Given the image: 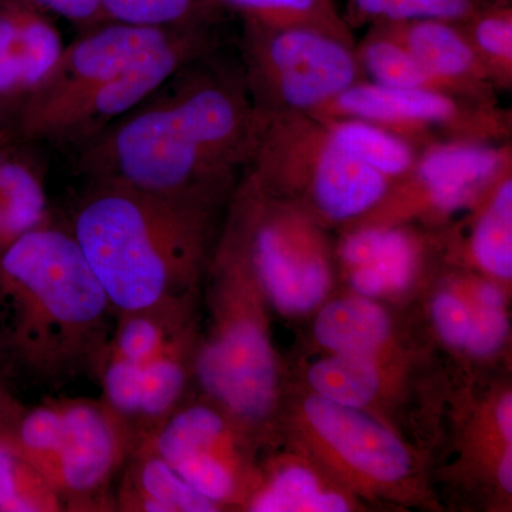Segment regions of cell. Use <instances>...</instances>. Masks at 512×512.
<instances>
[{"instance_id":"cell-1","label":"cell","mask_w":512,"mask_h":512,"mask_svg":"<svg viewBox=\"0 0 512 512\" xmlns=\"http://www.w3.org/2000/svg\"><path fill=\"white\" fill-rule=\"evenodd\" d=\"M188 72L89 141L82 164L92 181L231 197L254 154L261 113L244 77L208 67Z\"/></svg>"},{"instance_id":"cell-2","label":"cell","mask_w":512,"mask_h":512,"mask_svg":"<svg viewBox=\"0 0 512 512\" xmlns=\"http://www.w3.org/2000/svg\"><path fill=\"white\" fill-rule=\"evenodd\" d=\"M228 201L92 181L67 227L116 316L195 306Z\"/></svg>"},{"instance_id":"cell-3","label":"cell","mask_w":512,"mask_h":512,"mask_svg":"<svg viewBox=\"0 0 512 512\" xmlns=\"http://www.w3.org/2000/svg\"><path fill=\"white\" fill-rule=\"evenodd\" d=\"M116 318L67 225L50 221L0 256V349L25 375L59 387L96 377Z\"/></svg>"},{"instance_id":"cell-4","label":"cell","mask_w":512,"mask_h":512,"mask_svg":"<svg viewBox=\"0 0 512 512\" xmlns=\"http://www.w3.org/2000/svg\"><path fill=\"white\" fill-rule=\"evenodd\" d=\"M207 275L211 326L198 338L194 382L254 441L274 416L279 397L265 298L244 255L221 232Z\"/></svg>"},{"instance_id":"cell-5","label":"cell","mask_w":512,"mask_h":512,"mask_svg":"<svg viewBox=\"0 0 512 512\" xmlns=\"http://www.w3.org/2000/svg\"><path fill=\"white\" fill-rule=\"evenodd\" d=\"M0 436L42 473L63 512L116 511L114 483L136 433L101 397L43 400Z\"/></svg>"},{"instance_id":"cell-6","label":"cell","mask_w":512,"mask_h":512,"mask_svg":"<svg viewBox=\"0 0 512 512\" xmlns=\"http://www.w3.org/2000/svg\"><path fill=\"white\" fill-rule=\"evenodd\" d=\"M261 113L247 167L265 190L312 215L323 227L356 224L386 197L392 181L360 163L311 114Z\"/></svg>"},{"instance_id":"cell-7","label":"cell","mask_w":512,"mask_h":512,"mask_svg":"<svg viewBox=\"0 0 512 512\" xmlns=\"http://www.w3.org/2000/svg\"><path fill=\"white\" fill-rule=\"evenodd\" d=\"M221 232L251 269L266 301L284 315H305L328 296L333 251L325 227L244 171Z\"/></svg>"},{"instance_id":"cell-8","label":"cell","mask_w":512,"mask_h":512,"mask_svg":"<svg viewBox=\"0 0 512 512\" xmlns=\"http://www.w3.org/2000/svg\"><path fill=\"white\" fill-rule=\"evenodd\" d=\"M245 86L262 113L313 114L362 82L352 36L251 23L242 46Z\"/></svg>"},{"instance_id":"cell-9","label":"cell","mask_w":512,"mask_h":512,"mask_svg":"<svg viewBox=\"0 0 512 512\" xmlns=\"http://www.w3.org/2000/svg\"><path fill=\"white\" fill-rule=\"evenodd\" d=\"M352 117L379 124L417 147L439 141H510L511 111L427 89H396L362 80L311 114Z\"/></svg>"},{"instance_id":"cell-10","label":"cell","mask_w":512,"mask_h":512,"mask_svg":"<svg viewBox=\"0 0 512 512\" xmlns=\"http://www.w3.org/2000/svg\"><path fill=\"white\" fill-rule=\"evenodd\" d=\"M141 437L221 510L231 505L245 507L259 483L249 458L252 440L202 394L198 399L187 397L163 423Z\"/></svg>"},{"instance_id":"cell-11","label":"cell","mask_w":512,"mask_h":512,"mask_svg":"<svg viewBox=\"0 0 512 512\" xmlns=\"http://www.w3.org/2000/svg\"><path fill=\"white\" fill-rule=\"evenodd\" d=\"M512 168V141H439L421 148L419 157L384 200L355 225H400L412 218L444 220L470 211Z\"/></svg>"},{"instance_id":"cell-12","label":"cell","mask_w":512,"mask_h":512,"mask_svg":"<svg viewBox=\"0 0 512 512\" xmlns=\"http://www.w3.org/2000/svg\"><path fill=\"white\" fill-rule=\"evenodd\" d=\"M171 36L174 35L161 28L123 23L101 29L63 49L45 80L26 96L20 113V133L28 140H45L47 131L64 111Z\"/></svg>"},{"instance_id":"cell-13","label":"cell","mask_w":512,"mask_h":512,"mask_svg":"<svg viewBox=\"0 0 512 512\" xmlns=\"http://www.w3.org/2000/svg\"><path fill=\"white\" fill-rule=\"evenodd\" d=\"M210 49L200 37L171 36L64 111L47 131L45 140H92L119 117L156 94L188 64L201 60Z\"/></svg>"},{"instance_id":"cell-14","label":"cell","mask_w":512,"mask_h":512,"mask_svg":"<svg viewBox=\"0 0 512 512\" xmlns=\"http://www.w3.org/2000/svg\"><path fill=\"white\" fill-rule=\"evenodd\" d=\"M315 436L357 474L377 484L402 483L413 473V458L402 440L362 409L313 394L303 403Z\"/></svg>"},{"instance_id":"cell-15","label":"cell","mask_w":512,"mask_h":512,"mask_svg":"<svg viewBox=\"0 0 512 512\" xmlns=\"http://www.w3.org/2000/svg\"><path fill=\"white\" fill-rule=\"evenodd\" d=\"M376 26L399 40L447 93L481 103H498L497 87L460 23L417 19Z\"/></svg>"},{"instance_id":"cell-16","label":"cell","mask_w":512,"mask_h":512,"mask_svg":"<svg viewBox=\"0 0 512 512\" xmlns=\"http://www.w3.org/2000/svg\"><path fill=\"white\" fill-rule=\"evenodd\" d=\"M423 241L400 225H355L342 238L336 258L348 275L350 288L366 298L393 295L412 284Z\"/></svg>"},{"instance_id":"cell-17","label":"cell","mask_w":512,"mask_h":512,"mask_svg":"<svg viewBox=\"0 0 512 512\" xmlns=\"http://www.w3.org/2000/svg\"><path fill=\"white\" fill-rule=\"evenodd\" d=\"M116 511L215 512L221 508L194 490L174 470L146 437L134 443L119 480Z\"/></svg>"},{"instance_id":"cell-18","label":"cell","mask_w":512,"mask_h":512,"mask_svg":"<svg viewBox=\"0 0 512 512\" xmlns=\"http://www.w3.org/2000/svg\"><path fill=\"white\" fill-rule=\"evenodd\" d=\"M63 52L59 33L45 20L0 13V100L29 96Z\"/></svg>"},{"instance_id":"cell-19","label":"cell","mask_w":512,"mask_h":512,"mask_svg":"<svg viewBox=\"0 0 512 512\" xmlns=\"http://www.w3.org/2000/svg\"><path fill=\"white\" fill-rule=\"evenodd\" d=\"M198 338L197 325L192 323L141 366L136 440L156 429L187 399L188 386L194 382Z\"/></svg>"},{"instance_id":"cell-20","label":"cell","mask_w":512,"mask_h":512,"mask_svg":"<svg viewBox=\"0 0 512 512\" xmlns=\"http://www.w3.org/2000/svg\"><path fill=\"white\" fill-rule=\"evenodd\" d=\"M313 335L330 353L377 355L392 335V320L383 306L356 293L326 303L313 323Z\"/></svg>"},{"instance_id":"cell-21","label":"cell","mask_w":512,"mask_h":512,"mask_svg":"<svg viewBox=\"0 0 512 512\" xmlns=\"http://www.w3.org/2000/svg\"><path fill=\"white\" fill-rule=\"evenodd\" d=\"M466 252L474 266L497 281L512 278V168L471 208Z\"/></svg>"},{"instance_id":"cell-22","label":"cell","mask_w":512,"mask_h":512,"mask_svg":"<svg viewBox=\"0 0 512 512\" xmlns=\"http://www.w3.org/2000/svg\"><path fill=\"white\" fill-rule=\"evenodd\" d=\"M52 221L36 165L0 148V256L20 237Z\"/></svg>"},{"instance_id":"cell-23","label":"cell","mask_w":512,"mask_h":512,"mask_svg":"<svg viewBox=\"0 0 512 512\" xmlns=\"http://www.w3.org/2000/svg\"><path fill=\"white\" fill-rule=\"evenodd\" d=\"M319 120L346 153L392 184L409 173L419 157L420 148L416 144L372 121L352 117Z\"/></svg>"},{"instance_id":"cell-24","label":"cell","mask_w":512,"mask_h":512,"mask_svg":"<svg viewBox=\"0 0 512 512\" xmlns=\"http://www.w3.org/2000/svg\"><path fill=\"white\" fill-rule=\"evenodd\" d=\"M195 306H168L116 316L106 355L143 366L195 323Z\"/></svg>"},{"instance_id":"cell-25","label":"cell","mask_w":512,"mask_h":512,"mask_svg":"<svg viewBox=\"0 0 512 512\" xmlns=\"http://www.w3.org/2000/svg\"><path fill=\"white\" fill-rule=\"evenodd\" d=\"M252 512H346L349 501L338 491L326 488L309 468L285 466L268 480H259L249 497Z\"/></svg>"},{"instance_id":"cell-26","label":"cell","mask_w":512,"mask_h":512,"mask_svg":"<svg viewBox=\"0 0 512 512\" xmlns=\"http://www.w3.org/2000/svg\"><path fill=\"white\" fill-rule=\"evenodd\" d=\"M376 356L332 353L311 367L308 382L316 396L322 399L363 409L379 396L382 389Z\"/></svg>"},{"instance_id":"cell-27","label":"cell","mask_w":512,"mask_h":512,"mask_svg":"<svg viewBox=\"0 0 512 512\" xmlns=\"http://www.w3.org/2000/svg\"><path fill=\"white\" fill-rule=\"evenodd\" d=\"M365 79L380 86L396 89H427L447 93L416 57L382 26H375L360 43H356Z\"/></svg>"},{"instance_id":"cell-28","label":"cell","mask_w":512,"mask_h":512,"mask_svg":"<svg viewBox=\"0 0 512 512\" xmlns=\"http://www.w3.org/2000/svg\"><path fill=\"white\" fill-rule=\"evenodd\" d=\"M498 92L512 89V12L507 5L483 6L460 23Z\"/></svg>"},{"instance_id":"cell-29","label":"cell","mask_w":512,"mask_h":512,"mask_svg":"<svg viewBox=\"0 0 512 512\" xmlns=\"http://www.w3.org/2000/svg\"><path fill=\"white\" fill-rule=\"evenodd\" d=\"M0 512H63L46 478L0 436Z\"/></svg>"},{"instance_id":"cell-30","label":"cell","mask_w":512,"mask_h":512,"mask_svg":"<svg viewBox=\"0 0 512 512\" xmlns=\"http://www.w3.org/2000/svg\"><path fill=\"white\" fill-rule=\"evenodd\" d=\"M483 6L480 0H350V20L375 26L417 19L461 23Z\"/></svg>"},{"instance_id":"cell-31","label":"cell","mask_w":512,"mask_h":512,"mask_svg":"<svg viewBox=\"0 0 512 512\" xmlns=\"http://www.w3.org/2000/svg\"><path fill=\"white\" fill-rule=\"evenodd\" d=\"M244 10L251 23L265 28H318L352 36L348 23L339 18L328 0H224ZM353 37V36H352Z\"/></svg>"},{"instance_id":"cell-32","label":"cell","mask_w":512,"mask_h":512,"mask_svg":"<svg viewBox=\"0 0 512 512\" xmlns=\"http://www.w3.org/2000/svg\"><path fill=\"white\" fill-rule=\"evenodd\" d=\"M471 288L474 316L466 352L490 357L503 348L510 332L504 293L494 281H478Z\"/></svg>"},{"instance_id":"cell-33","label":"cell","mask_w":512,"mask_h":512,"mask_svg":"<svg viewBox=\"0 0 512 512\" xmlns=\"http://www.w3.org/2000/svg\"><path fill=\"white\" fill-rule=\"evenodd\" d=\"M474 301L471 293L447 289L431 303V319L441 340L450 348L466 352L473 325Z\"/></svg>"},{"instance_id":"cell-34","label":"cell","mask_w":512,"mask_h":512,"mask_svg":"<svg viewBox=\"0 0 512 512\" xmlns=\"http://www.w3.org/2000/svg\"><path fill=\"white\" fill-rule=\"evenodd\" d=\"M114 18L126 25L160 28L184 18L191 0H100Z\"/></svg>"},{"instance_id":"cell-35","label":"cell","mask_w":512,"mask_h":512,"mask_svg":"<svg viewBox=\"0 0 512 512\" xmlns=\"http://www.w3.org/2000/svg\"><path fill=\"white\" fill-rule=\"evenodd\" d=\"M33 2L74 20L92 18L101 6L100 0H33Z\"/></svg>"},{"instance_id":"cell-36","label":"cell","mask_w":512,"mask_h":512,"mask_svg":"<svg viewBox=\"0 0 512 512\" xmlns=\"http://www.w3.org/2000/svg\"><path fill=\"white\" fill-rule=\"evenodd\" d=\"M25 407L22 406L9 392L8 387L0 379V433L8 429L10 424L13 423L22 410Z\"/></svg>"},{"instance_id":"cell-37","label":"cell","mask_w":512,"mask_h":512,"mask_svg":"<svg viewBox=\"0 0 512 512\" xmlns=\"http://www.w3.org/2000/svg\"><path fill=\"white\" fill-rule=\"evenodd\" d=\"M495 423L498 433L503 437L505 446L512 443V396L511 393L504 394L503 399L495 409Z\"/></svg>"},{"instance_id":"cell-38","label":"cell","mask_w":512,"mask_h":512,"mask_svg":"<svg viewBox=\"0 0 512 512\" xmlns=\"http://www.w3.org/2000/svg\"><path fill=\"white\" fill-rule=\"evenodd\" d=\"M498 483L507 494L512 493V450L511 444L505 447L503 456L500 458L497 468Z\"/></svg>"},{"instance_id":"cell-39","label":"cell","mask_w":512,"mask_h":512,"mask_svg":"<svg viewBox=\"0 0 512 512\" xmlns=\"http://www.w3.org/2000/svg\"><path fill=\"white\" fill-rule=\"evenodd\" d=\"M0 103H2V100H0Z\"/></svg>"}]
</instances>
